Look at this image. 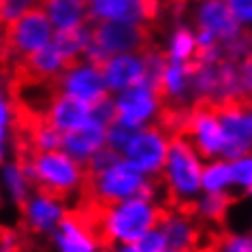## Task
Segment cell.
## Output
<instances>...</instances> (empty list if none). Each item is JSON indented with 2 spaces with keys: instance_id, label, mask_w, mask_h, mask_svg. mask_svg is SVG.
<instances>
[{
  "instance_id": "cell-1",
  "label": "cell",
  "mask_w": 252,
  "mask_h": 252,
  "mask_svg": "<svg viewBox=\"0 0 252 252\" xmlns=\"http://www.w3.org/2000/svg\"><path fill=\"white\" fill-rule=\"evenodd\" d=\"M162 205L152 197H133L111 205H103L96 214V226L109 248L135 244L148 231L158 226Z\"/></svg>"
},
{
  "instance_id": "cell-2",
  "label": "cell",
  "mask_w": 252,
  "mask_h": 252,
  "mask_svg": "<svg viewBox=\"0 0 252 252\" xmlns=\"http://www.w3.org/2000/svg\"><path fill=\"white\" fill-rule=\"evenodd\" d=\"M203 167L205 158L194 150L192 143L184 135H173L158 182L165 197L175 207H190L194 199L203 192L201 188Z\"/></svg>"
},
{
  "instance_id": "cell-3",
  "label": "cell",
  "mask_w": 252,
  "mask_h": 252,
  "mask_svg": "<svg viewBox=\"0 0 252 252\" xmlns=\"http://www.w3.org/2000/svg\"><path fill=\"white\" fill-rule=\"evenodd\" d=\"M30 178L41 190L54 192L58 197H75L88 186V167L68 156L64 150L54 152H28L24 156Z\"/></svg>"
},
{
  "instance_id": "cell-4",
  "label": "cell",
  "mask_w": 252,
  "mask_h": 252,
  "mask_svg": "<svg viewBox=\"0 0 252 252\" xmlns=\"http://www.w3.org/2000/svg\"><path fill=\"white\" fill-rule=\"evenodd\" d=\"M88 190H90L92 199L103 207V205H111L124 199L139 197V194L158 199L162 188H160V182L146 178L124 156H118L111 165H107L105 169H100L96 173H90Z\"/></svg>"
},
{
  "instance_id": "cell-5",
  "label": "cell",
  "mask_w": 252,
  "mask_h": 252,
  "mask_svg": "<svg viewBox=\"0 0 252 252\" xmlns=\"http://www.w3.org/2000/svg\"><path fill=\"white\" fill-rule=\"evenodd\" d=\"M150 47H154L152 26L116 20L92 22V41L88 45L86 60L100 66L109 56L143 54Z\"/></svg>"
},
{
  "instance_id": "cell-6",
  "label": "cell",
  "mask_w": 252,
  "mask_h": 252,
  "mask_svg": "<svg viewBox=\"0 0 252 252\" xmlns=\"http://www.w3.org/2000/svg\"><path fill=\"white\" fill-rule=\"evenodd\" d=\"M52 22L41 7L30 9L20 20L11 22L7 28L0 30V47L4 54V68L9 62L26 58L49 45L52 39Z\"/></svg>"
},
{
  "instance_id": "cell-7",
  "label": "cell",
  "mask_w": 252,
  "mask_h": 252,
  "mask_svg": "<svg viewBox=\"0 0 252 252\" xmlns=\"http://www.w3.org/2000/svg\"><path fill=\"white\" fill-rule=\"evenodd\" d=\"M218 113L222 124L226 148L224 158L233 160L252 152V100L248 94L224 98L220 103H207Z\"/></svg>"
},
{
  "instance_id": "cell-8",
  "label": "cell",
  "mask_w": 252,
  "mask_h": 252,
  "mask_svg": "<svg viewBox=\"0 0 252 252\" xmlns=\"http://www.w3.org/2000/svg\"><path fill=\"white\" fill-rule=\"evenodd\" d=\"M173 133L167 130L162 124H152L146 128H139L130 139L128 148L124 150V158L135 169L150 180H158L162 167L167 162L169 146H171Z\"/></svg>"
},
{
  "instance_id": "cell-9",
  "label": "cell",
  "mask_w": 252,
  "mask_h": 252,
  "mask_svg": "<svg viewBox=\"0 0 252 252\" xmlns=\"http://www.w3.org/2000/svg\"><path fill=\"white\" fill-rule=\"evenodd\" d=\"M205 160L224 158L226 137L218 113L207 103H192L186 113L182 133Z\"/></svg>"
},
{
  "instance_id": "cell-10",
  "label": "cell",
  "mask_w": 252,
  "mask_h": 252,
  "mask_svg": "<svg viewBox=\"0 0 252 252\" xmlns=\"http://www.w3.org/2000/svg\"><path fill=\"white\" fill-rule=\"evenodd\" d=\"M116 103V120L133 126V128H146V126L158 124L165 111V100L156 88L146 81L137 84L124 92H118L113 96Z\"/></svg>"
},
{
  "instance_id": "cell-11",
  "label": "cell",
  "mask_w": 252,
  "mask_h": 252,
  "mask_svg": "<svg viewBox=\"0 0 252 252\" xmlns=\"http://www.w3.org/2000/svg\"><path fill=\"white\" fill-rule=\"evenodd\" d=\"M20 212L22 224L28 233L41 237H52V233L68 216V205L64 197L34 188L32 194L20 205Z\"/></svg>"
},
{
  "instance_id": "cell-12",
  "label": "cell",
  "mask_w": 252,
  "mask_h": 252,
  "mask_svg": "<svg viewBox=\"0 0 252 252\" xmlns=\"http://www.w3.org/2000/svg\"><path fill=\"white\" fill-rule=\"evenodd\" d=\"M54 252H105L107 244L100 235L96 220H90L84 214H71L62 220L60 226L52 233Z\"/></svg>"
},
{
  "instance_id": "cell-13",
  "label": "cell",
  "mask_w": 252,
  "mask_h": 252,
  "mask_svg": "<svg viewBox=\"0 0 252 252\" xmlns=\"http://www.w3.org/2000/svg\"><path fill=\"white\" fill-rule=\"evenodd\" d=\"M56 84H58V90L62 94L75 96L88 105H94L98 100L111 96L100 68L88 60H79L75 64L66 66Z\"/></svg>"
},
{
  "instance_id": "cell-14",
  "label": "cell",
  "mask_w": 252,
  "mask_h": 252,
  "mask_svg": "<svg viewBox=\"0 0 252 252\" xmlns=\"http://www.w3.org/2000/svg\"><path fill=\"white\" fill-rule=\"evenodd\" d=\"M158 229L167 239L169 248L178 250H190L199 252L201 242H203V231L199 226L197 216L186 210V207H173V210H165L162 218L158 222Z\"/></svg>"
},
{
  "instance_id": "cell-15",
  "label": "cell",
  "mask_w": 252,
  "mask_h": 252,
  "mask_svg": "<svg viewBox=\"0 0 252 252\" xmlns=\"http://www.w3.org/2000/svg\"><path fill=\"white\" fill-rule=\"evenodd\" d=\"M194 22H197V30L214 34L220 43L233 41L242 34L237 17L233 15L231 7L224 0H199Z\"/></svg>"
},
{
  "instance_id": "cell-16",
  "label": "cell",
  "mask_w": 252,
  "mask_h": 252,
  "mask_svg": "<svg viewBox=\"0 0 252 252\" xmlns=\"http://www.w3.org/2000/svg\"><path fill=\"white\" fill-rule=\"evenodd\" d=\"M111 94L124 92L146 79V62L141 54H118L109 56L98 66Z\"/></svg>"
},
{
  "instance_id": "cell-17",
  "label": "cell",
  "mask_w": 252,
  "mask_h": 252,
  "mask_svg": "<svg viewBox=\"0 0 252 252\" xmlns=\"http://www.w3.org/2000/svg\"><path fill=\"white\" fill-rule=\"evenodd\" d=\"M43 120L64 135V133L77 130L90 122L92 120V105H88L75 96H68V94L58 92L52 98V103H49L45 113H43Z\"/></svg>"
},
{
  "instance_id": "cell-18",
  "label": "cell",
  "mask_w": 252,
  "mask_h": 252,
  "mask_svg": "<svg viewBox=\"0 0 252 252\" xmlns=\"http://www.w3.org/2000/svg\"><path fill=\"white\" fill-rule=\"evenodd\" d=\"M105 148H107V126L92 122V120L81 128L62 135V150L86 167Z\"/></svg>"
},
{
  "instance_id": "cell-19",
  "label": "cell",
  "mask_w": 252,
  "mask_h": 252,
  "mask_svg": "<svg viewBox=\"0 0 252 252\" xmlns=\"http://www.w3.org/2000/svg\"><path fill=\"white\" fill-rule=\"evenodd\" d=\"M34 182L24 158H9L0 167V194L13 205H22L34 190Z\"/></svg>"
},
{
  "instance_id": "cell-20",
  "label": "cell",
  "mask_w": 252,
  "mask_h": 252,
  "mask_svg": "<svg viewBox=\"0 0 252 252\" xmlns=\"http://www.w3.org/2000/svg\"><path fill=\"white\" fill-rule=\"evenodd\" d=\"M41 9L47 13L52 26L62 30H73L90 20V0H43Z\"/></svg>"
},
{
  "instance_id": "cell-21",
  "label": "cell",
  "mask_w": 252,
  "mask_h": 252,
  "mask_svg": "<svg viewBox=\"0 0 252 252\" xmlns=\"http://www.w3.org/2000/svg\"><path fill=\"white\" fill-rule=\"evenodd\" d=\"M231 203H233L231 192H201L190 205V212L197 216L199 222L220 224L229 214Z\"/></svg>"
},
{
  "instance_id": "cell-22",
  "label": "cell",
  "mask_w": 252,
  "mask_h": 252,
  "mask_svg": "<svg viewBox=\"0 0 252 252\" xmlns=\"http://www.w3.org/2000/svg\"><path fill=\"white\" fill-rule=\"evenodd\" d=\"M231 186H233L231 160H226V158L205 160L203 178H201L203 192H229Z\"/></svg>"
},
{
  "instance_id": "cell-23",
  "label": "cell",
  "mask_w": 252,
  "mask_h": 252,
  "mask_svg": "<svg viewBox=\"0 0 252 252\" xmlns=\"http://www.w3.org/2000/svg\"><path fill=\"white\" fill-rule=\"evenodd\" d=\"M197 52V36L188 28H178L169 43V58L175 62H190Z\"/></svg>"
},
{
  "instance_id": "cell-24",
  "label": "cell",
  "mask_w": 252,
  "mask_h": 252,
  "mask_svg": "<svg viewBox=\"0 0 252 252\" xmlns=\"http://www.w3.org/2000/svg\"><path fill=\"white\" fill-rule=\"evenodd\" d=\"M135 133H137V128H133V126L120 122V120H113L109 124V128H107V148L111 152H116L118 156H122L124 150L128 148L130 139L135 137Z\"/></svg>"
},
{
  "instance_id": "cell-25",
  "label": "cell",
  "mask_w": 252,
  "mask_h": 252,
  "mask_svg": "<svg viewBox=\"0 0 252 252\" xmlns=\"http://www.w3.org/2000/svg\"><path fill=\"white\" fill-rule=\"evenodd\" d=\"M43 0H0V30L7 28L11 22L20 20L30 9L41 7Z\"/></svg>"
},
{
  "instance_id": "cell-26",
  "label": "cell",
  "mask_w": 252,
  "mask_h": 252,
  "mask_svg": "<svg viewBox=\"0 0 252 252\" xmlns=\"http://www.w3.org/2000/svg\"><path fill=\"white\" fill-rule=\"evenodd\" d=\"M212 252H252V235L242 233H222L214 239Z\"/></svg>"
},
{
  "instance_id": "cell-27",
  "label": "cell",
  "mask_w": 252,
  "mask_h": 252,
  "mask_svg": "<svg viewBox=\"0 0 252 252\" xmlns=\"http://www.w3.org/2000/svg\"><path fill=\"white\" fill-rule=\"evenodd\" d=\"M231 173H233V186L244 192L252 190V152L239 156V158H233Z\"/></svg>"
},
{
  "instance_id": "cell-28",
  "label": "cell",
  "mask_w": 252,
  "mask_h": 252,
  "mask_svg": "<svg viewBox=\"0 0 252 252\" xmlns=\"http://www.w3.org/2000/svg\"><path fill=\"white\" fill-rule=\"evenodd\" d=\"M135 246L139 248V252H162V250L169 248L167 239H165V235H162V231L158 229V226L152 229V231H148L141 239H137Z\"/></svg>"
},
{
  "instance_id": "cell-29",
  "label": "cell",
  "mask_w": 252,
  "mask_h": 252,
  "mask_svg": "<svg viewBox=\"0 0 252 252\" xmlns=\"http://www.w3.org/2000/svg\"><path fill=\"white\" fill-rule=\"evenodd\" d=\"M113 120H116V103H113V96H107L92 105V122H98L109 128V124Z\"/></svg>"
},
{
  "instance_id": "cell-30",
  "label": "cell",
  "mask_w": 252,
  "mask_h": 252,
  "mask_svg": "<svg viewBox=\"0 0 252 252\" xmlns=\"http://www.w3.org/2000/svg\"><path fill=\"white\" fill-rule=\"evenodd\" d=\"M118 158V154L116 152H111L109 148H105V150H100V152L94 156V158L88 162V173H96L100 171V169H105L107 165H111L113 160Z\"/></svg>"
},
{
  "instance_id": "cell-31",
  "label": "cell",
  "mask_w": 252,
  "mask_h": 252,
  "mask_svg": "<svg viewBox=\"0 0 252 252\" xmlns=\"http://www.w3.org/2000/svg\"><path fill=\"white\" fill-rule=\"evenodd\" d=\"M13 133L15 130H7V128H0V167L9 160L11 154V143H13Z\"/></svg>"
},
{
  "instance_id": "cell-32",
  "label": "cell",
  "mask_w": 252,
  "mask_h": 252,
  "mask_svg": "<svg viewBox=\"0 0 252 252\" xmlns=\"http://www.w3.org/2000/svg\"><path fill=\"white\" fill-rule=\"evenodd\" d=\"M0 252H20V239L13 231H0Z\"/></svg>"
},
{
  "instance_id": "cell-33",
  "label": "cell",
  "mask_w": 252,
  "mask_h": 252,
  "mask_svg": "<svg viewBox=\"0 0 252 252\" xmlns=\"http://www.w3.org/2000/svg\"><path fill=\"white\" fill-rule=\"evenodd\" d=\"M118 252H139V248H137L135 244H124V246H116Z\"/></svg>"
},
{
  "instance_id": "cell-34",
  "label": "cell",
  "mask_w": 252,
  "mask_h": 252,
  "mask_svg": "<svg viewBox=\"0 0 252 252\" xmlns=\"http://www.w3.org/2000/svg\"><path fill=\"white\" fill-rule=\"evenodd\" d=\"M0 71H4V54H2V47H0Z\"/></svg>"
},
{
  "instance_id": "cell-35",
  "label": "cell",
  "mask_w": 252,
  "mask_h": 252,
  "mask_svg": "<svg viewBox=\"0 0 252 252\" xmlns=\"http://www.w3.org/2000/svg\"><path fill=\"white\" fill-rule=\"evenodd\" d=\"M162 252H190V250H178V248H167V250H162Z\"/></svg>"
},
{
  "instance_id": "cell-36",
  "label": "cell",
  "mask_w": 252,
  "mask_h": 252,
  "mask_svg": "<svg viewBox=\"0 0 252 252\" xmlns=\"http://www.w3.org/2000/svg\"><path fill=\"white\" fill-rule=\"evenodd\" d=\"M105 252H118V250H116V248H107Z\"/></svg>"
},
{
  "instance_id": "cell-37",
  "label": "cell",
  "mask_w": 252,
  "mask_h": 252,
  "mask_svg": "<svg viewBox=\"0 0 252 252\" xmlns=\"http://www.w3.org/2000/svg\"><path fill=\"white\" fill-rule=\"evenodd\" d=\"M246 194H250V197H252V190H248V192H246Z\"/></svg>"
}]
</instances>
